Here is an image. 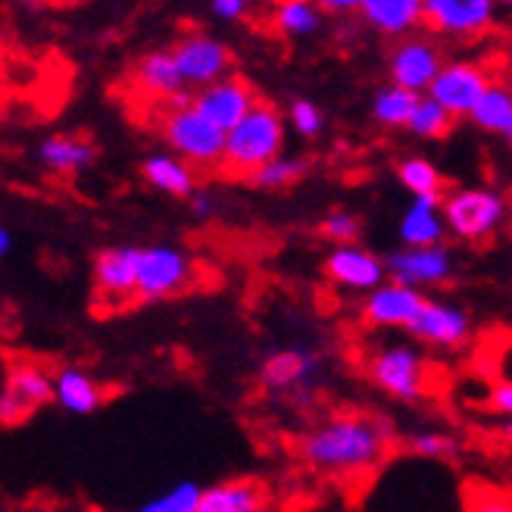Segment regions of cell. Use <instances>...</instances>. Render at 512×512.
<instances>
[{"instance_id":"1","label":"cell","mask_w":512,"mask_h":512,"mask_svg":"<svg viewBox=\"0 0 512 512\" xmlns=\"http://www.w3.org/2000/svg\"><path fill=\"white\" fill-rule=\"evenodd\" d=\"M391 441V425L378 416H335L300 438V459L322 472H363Z\"/></svg>"},{"instance_id":"2","label":"cell","mask_w":512,"mask_h":512,"mask_svg":"<svg viewBox=\"0 0 512 512\" xmlns=\"http://www.w3.org/2000/svg\"><path fill=\"white\" fill-rule=\"evenodd\" d=\"M285 150V116L269 100H260L232 132L225 135V157L222 172L232 178H247L263 169L266 163L278 160Z\"/></svg>"},{"instance_id":"3","label":"cell","mask_w":512,"mask_h":512,"mask_svg":"<svg viewBox=\"0 0 512 512\" xmlns=\"http://www.w3.org/2000/svg\"><path fill=\"white\" fill-rule=\"evenodd\" d=\"M441 216L447 235L478 244L491 238L509 216V200L497 188H453L444 194Z\"/></svg>"},{"instance_id":"4","label":"cell","mask_w":512,"mask_h":512,"mask_svg":"<svg viewBox=\"0 0 512 512\" xmlns=\"http://www.w3.org/2000/svg\"><path fill=\"white\" fill-rule=\"evenodd\" d=\"M160 138L166 141L169 153L185 160L194 169L222 166L225 157V132L216 128L207 116H200L194 107L169 110L160 119Z\"/></svg>"},{"instance_id":"5","label":"cell","mask_w":512,"mask_h":512,"mask_svg":"<svg viewBox=\"0 0 512 512\" xmlns=\"http://www.w3.org/2000/svg\"><path fill=\"white\" fill-rule=\"evenodd\" d=\"M369 378L378 391L394 400L416 403L431 394V372L413 344H388L369 356Z\"/></svg>"},{"instance_id":"6","label":"cell","mask_w":512,"mask_h":512,"mask_svg":"<svg viewBox=\"0 0 512 512\" xmlns=\"http://www.w3.org/2000/svg\"><path fill=\"white\" fill-rule=\"evenodd\" d=\"M191 256L175 244H150L138 256V300L160 303L191 285Z\"/></svg>"},{"instance_id":"7","label":"cell","mask_w":512,"mask_h":512,"mask_svg":"<svg viewBox=\"0 0 512 512\" xmlns=\"http://www.w3.org/2000/svg\"><path fill=\"white\" fill-rule=\"evenodd\" d=\"M175 63L182 69V79L188 88H210L232 75L235 54L222 38L207 32H191L172 44Z\"/></svg>"},{"instance_id":"8","label":"cell","mask_w":512,"mask_h":512,"mask_svg":"<svg viewBox=\"0 0 512 512\" xmlns=\"http://www.w3.org/2000/svg\"><path fill=\"white\" fill-rule=\"evenodd\" d=\"M138 256L141 247L135 244H113L94 253V294L107 310L138 300Z\"/></svg>"},{"instance_id":"9","label":"cell","mask_w":512,"mask_h":512,"mask_svg":"<svg viewBox=\"0 0 512 512\" xmlns=\"http://www.w3.org/2000/svg\"><path fill=\"white\" fill-rule=\"evenodd\" d=\"M444 66L447 63H444L441 47L425 35H409V38L397 41L388 57L391 85L422 94V97L431 91L434 79H438Z\"/></svg>"},{"instance_id":"10","label":"cell","mask_w":512,"mask_h":512,"mask_svg":"<svg viewBox=\"0 0 512 512\" xmlns=\"http://www.w3.org/2000/svg\"><path fill=\"white\" fill-rule=\"evenodd\" d=\"M50 400L57 403L54 378L35 363H13L7 369L4 391H0V422L19 425L22 419H29L35 409H41Z\"/></svg>"},{"instance_id":"11","label":"cell","mask_w":512,"mask_h":512,"mask_svg":"<svg viewBox=\"0 0 512 512\" xmlns=\"http://www.w3.org/2000/svg\"><path fill=\"white\" fill-rule=\"evenodd\" d=\"M494 88L491 75L484 66L472 63V60H450L441 75L434 79L428 97L438 100V104L453 116H472V110L481 104V97Z\"/></svg>"},{"instance_id":"12","label":"cell","mask_w":512,"mask_h":512,"mask_svg":"<svg viewBox=\"0 0 512 512\" xmlns=\"http://www.w3.org/2000/svg\"><path fill=\"white\" fill-rule=\"evenodd\" d=\"M388 281L406 288H441L453 278V253L441 247H400L384 256Z\"/></svg>"},{"instance_id":"13","label":"cell","mask_w":512,"mask_h":512,"mask_svg":"<svg viewBox=\"0 0 512 512\" xmlns=\"http://www.w3.org/2000/svg\"><path fill=\"white\" fill-rule=\"evenodd\" d=\"M256 104H260V94H256V88L244 75H228V79L210 88H200L194 91V100H191V107L200 116H207L216 128H222L225 135L232 132Z\"/></svg>"},{"instance_id":"14","label":"cell","mask_w":512,"mask_h":512,"mask_svg":"<svg viewBox=\"0 0 512 512\" xmlns=\"http://www.w3.org/2000/svg\"><path fill=\"white\" fill-rule=\"evenodd\" d=\"M325 275L331 285H338L344 291L372 294L384 285L388 269H384L381 256H375L363 244H350V247H335L325 256Z\"/></svg>"},{"instance_id":"15","label":"cell","mask_w":512,"mask_h":512,"mask_svg":"<svg viewBox=\"0 0 512 512\" xmlns=\"http://www.w3.org/2000/svg\"><path fill=\"white\" fill-rule=\"evenodd\" d=\"M409 338L428 344V347H441V350H456L472 338V319L463 306L444 303V300H431L425 303V310L419 319L406 328Z\"/></svg>"},{"instance_id":"16","label":"cell","mask_w":512,"mask_h":512,"mask_svg":"<svg viewBox=\"0 0 512 512\" xmlns=\"http://www.w3.org/2000/svg\"><path fill=\"white\" fill-rule=\"evenodd\" d=\"M428 297L406 285H381L363 300V322L372 328H409L425 310Z\"/></svg>"},{"instance_id":"17","label":"cell","mask_w":512,"mask_h":512,"mask_svg":"<svg viewBox=\"0 0 512 512\" xmlns=\"http://www.w3.org/2000/svg\"><path fill=\"white\" fill-rule=\"evenodd\" d=\"M491 22V0H425V25L438 35H478Z\"/></svg>"},{"instance_id":"18","label":"cell","mask_w":512,"mask_h":512,"mask_svg":"<svg viewBox=\"0 0 512 512\" xmlns=\"http://www.w3.org/2000/svg\"><path fill=\"white\" fill-rule=\"evenodd\" d=\"M135 88L153 100H175L178 94H185V79L182 69L175 63L172 47H157L147 50L144 57L135 60Z\"/></svg>"},{"instance_id":"19","label":"cell","mask_w":512,"mask_h":512,"mask_svg":"<svg viewBox=\"0 0 512 512\" xmlns=\"http://www.w3.org/2000/svg\"><path fill=\"white\" fill-rule=\"evenodd\" d=\"M360 19L388 38H409L425 22V0H360Z\"/></svg>"},{"instance_id":"20","label":"cell","mask_w":512,"mask_h":512,"mask_svg":"<svg viewBox=\"0 0 512 512\" xmlns=\"http://www.w3.org/2000/svg\"><path fill=\"white\" fill-rule=\"evenodd\" d=\"M316 372H319L316 350H310V347H278L263 360L260 381L269 391H291V388H300L303 381H310Z\"/></svg>"},{"instance_id":"21","label":"cell","mask_w":512,"mask_h":512,"mask_svg":"<svg viewBox=\"0 0 512 512\" xmlns=\"http://www.w3.org/2000/svg\"><path fill=\"white\" fill-rule=\"evenodd\" d=\"M266 503H269V494L263 481L228 478V481L203 488L197 512H266Z\"/></svg>"},{"instance_id":"22","label":"cell","mask_w":512,"mask_h":512,"mask_svg":"<svg viewBox=\"0 0 512 512\" xmlns=\"http://www.w3.org/2000/svg\"><path fill=\"white\" fill-rule=\"evenodd\" d=\"M441 203L444 197H413V203L406 207L397 225L403 247H441L444 244L447 225L441 216Z\"/></svg>"},{"instance_id":"23","label":"cell","mask_w":512,"mask_h":512,"mask_svg":"<svg viewBox=\"0 0 512 512\" xmlns=\"http://www.w3.org/2000/svg\"><path fill=\"white\" fill-rule=\"evenodd\" d=\"M38 163L54 175H82L97 163V147L82 135H50L38 144Z\"/></svg>"},{"instance_id":"24","label":"cell","mask_w":512,"mask_h":512,"mask_svg":"<svg viewBox=\"0 0 512 512\" xmlns=\"http://www.w3.org/2000/svg\"><path fill=\"white\" fill-rule=\"evenodd\" d=\"M141 178L160 194H169V197H185L191 200V194L197 191V175H194V166H188L185 160H178L175 153H147L138 166Z\"/></svg>"},{"instance_id":"25","label":"cell","mask_w":512,"mask_h":512,"mask_svg":"<svg viewBox=\"0 0 512 512\" xmlns=\"http://www.w3.org/2000/svg\"><path fill=\"white\" fill-rule=\"evenodd\" d=\"M54 388H57V403L72 416H91L107 400V391L100 388V381L79 366H63L54 375Z\"/></svg>"},{"instance_id":"26","label":"cell","mask_w":512,"mask_h":512,"mask_svg":"<svg viewBox=\"0 0 512 512\" xmlns=\"http://www.w3.org/2000/svg\"><path fill=\"white\" fill-rule=\"evenodd\" d=\"M313 169V160L310 157H300V153H281L278 160L266 163L263 169H256L247 185L256 188V191H288L294 185H300L306 175Z\"/></svg>"},{"instance_id":"27","label":"cell","mask_w":512,"mask_h":512,"mask_svg":"<svg viewBox=\"0 0 512 512\" xmlns=\"http://www.w3.org/2000/svg\"><path fill=\"white\" fill-rule=\"evenodd\" d=\"M472 125L481 132L497 135L512 147V91L503 85H494L488 94L481 97V104L472 110Z\"/></svg>"},{"instance_id":"28","label":"cell","mask_w":512,"mask_h":512,"mask_svg":"<svg viewBox=\"0 0 512 512\" xmlns=\"http://www.w3.org/2000/svg\"><path fill=\"white\" fill-rule=\"evenodd\" d=\"M419 100H422V94H413L397 85H384L375 91L369 113L381 128H406L419 107Z\"/></svg>"},{"instance_id":"29","label":"cell","mask_w":512,"mask_h":512,"mask_svg":"<svg viewBox=\"0 0 512 512\" xmlns=\"http://www.w3.org/2000/svg\"><path fill=\"white\" fill-rule=\"evenodd\" d=\"M272 25H275V32L285 38L316 35L322 29V7L306 4V0H285V4L275 7Z\"/></svg>"},{"instance_id":"30","label":"cell","mask_w":512,"mask_h":512,"mask_svg":"<svg viewBox=\"0 0 512 512\" xmlns=\"http://www.w3.org/2000/svg\"><path fill=\"white\" fill-rule=\"evenodd\" d=\"M397 178L413 197H444L447 188L441 169L425 157H403L397 163Z\"/></svg>"},{"instance_id":"31","label":"cell","mask_w":512,"mask_h":512,"mask_svg":"<svg viewBox=\"0 0 512 512\" xmlns=\"http://www.w3.org/2000/svg\"><path fill=\"white\" fill-rule=\"evenodd\" d=\"M453 116L438 104V100H431L428 94L419 100V107L413 113V119H409V135L413 138H422V141H444L450 132H453Z\"/></svg>"},{"instance_id":"32","label":"cell","mask_w":512,"mask_h":512,"mask_svg":"<svg viewBox=\"0 0 512 512\" xmlns=\"http://www.w3.org/2000/svg\"><path fill=\"white\" fill-rule=\"evenodd\" d=\"M319 235H322L325 241H331L335 247L360 244V235H363V219L356 216L353 210L335 207V210H328V213H325V219L319 222Z\"/></svg>"},{"instance_id":"33","label":"cell","mask_w":512,"mask_h":512,"mask_svg":"<svg viewBox=\"0 0 512 512\" xmlns=\"http://www.w3.org/2000/svg\"><path fill=\"white\" fill-rule=\"evenodd\" d=\"M463 509L466 512H512V494L497 488L491 481L472 478L463 491Z\"/></svg>"},{"instance_id":"34","label":"cell","mask_w":512,"mask_h":512,"mask_svg":"<svg viewBox=\"0 0 512 512\" xmlns=\"http://www.w3.org/2000/svg\"><path fill=\"white\" fill-rule=\"evenodd\" d=\"M200 494H203L200 484H194V481H178L175 488H169L166 494L141 503L135 512H197Z\"/></svg>"},{"instance_id":"35","label":"cell","mask_w":512,"mask_h":512,"mask_svg":"<svg viewBox=\"0 0 512 512\" xmlns=\"http://www.w3.org/2000/svg\"><path fill=\"white\" fill-rule=\"evenodd\" d=\"M288 122L291 128L300 135V138H319L322 135V128H325V113L322 107L316 104V100L310 97H294L291 104H288Z\"/></svg>"},{"instance_id":"36","label":"cell","mask_w":512,"mask_h":512,"mask_svg":"<svg viewBox=\"0 0 512 512\" xmlns=\"http://www.w3.org/2000/svg\"><path fill=\"white\" fill-rule=\"evenodd\" d=\"M409 450L425 459H450L456 456L459 444L453 434H444V431H416L413 438H409Z\"/></svg>"},{"instance_id":"37","label":"cell","mask_w":512,"mask_h":512,"mask_svg":"<svg viewBox=\"0 0 512 512\" xmlns=\"http://www.w3.org/2000/svg\"><path fill=\"white\" fill-rule=\"evenodd\" d=\"M488 413L512 419V381H500L488 394Z\"/></svg>"},{"instance_id":"38","label":"cell","mask_w":512,"mask_h":512,"mask_svg":"<svg viewBox=\"0 0 512 512\" xmlns=\"http://www.w3.org/2000/svg\"><path fill=\"white\" fill-rule=\"evenodd\" d=\"M210 13L216 19H225V22H238L247 16V0H213Z\"/></svg>"},{"instance_id":"39","label":"cell","mask_w":512,"mask_h":512,"mask_svg":"<svg viewBox=\"0 0 512 512\" xmlns=\"http://www.w3.org/2000/svg\"><path fill=\"white\" fill-rule=\"evenodd\" d=\"M188 207H191V213H194L197 219H207V216H213V210H216V200H213L210 191L197 188V191L191 194V200H188Z\"/></svg>"},{"instance_id":"40","label":"cell","mask_w":512,"mask_h":512,"mask_svg":"<svg viewBox=\"0 0 512 512\" xmlns=\"http://www.w3.org/2000/svg\"><path fill=\"white\" fill-rule=\"evenodd\" d=\"M322 10H331V13H360V0H325V4H319Z\"/></svg>"},{"instance_id":"41","label":"cell","mask_w":512,"mask_h":512,"mask_svg":"<svg viewBox=\"0 0 512 512\" xmlns=\"http://www.w3.org/2000/svg\"><path fill=\"white\" fill-rule=\"evenodd\" d=\"M10 250H13V232L4 225L0 228V256H10Z\"/></svg>"},{"instance_id":"42","label":"cell","mask_w":512,"mask_h":512,"mask_svg":"<svg viewBox=\"0 0 512 512\" xmlns=\"http://www.w3.org/2000/svg\"><path fill=\"white\" fill-rule=\"evenodd\" d=\"M497 434H500L503 441H509V444H512V419H506V422L500 425V431H497Z\"/></svg>"}]
</instances>
